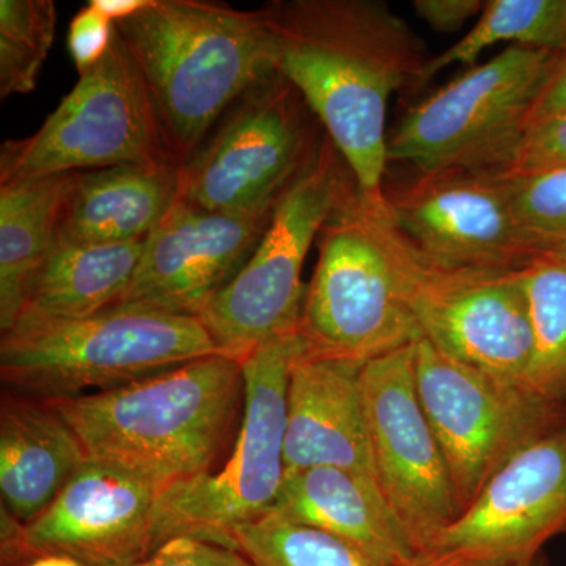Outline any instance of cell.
I'll return each mask as SVG.
<instances>
[{"mask_svg":"<svg viewBox=\"0 0 566 566\" xmlns=\"http://www.w3.org/2000/svg\"><path fill=\"white\" fill-rule=\"evenodd\" d=\"M273 512L344 539L387 566H411L419 553L375 476L340 468L286 475Z\"/></svg>","mask_w":566,"mask_h":566,"instance_id":"obj_19","label":"cell"},{"mask_svg":"<svg viewBox=\"0 0 566 566\" xmlns=\"http://www.w3.org/2000/svg\"><path fill=\"white\" fill-rule=\"evenodd\" d=\"M164 488L88 460L17 546L33 556H69L84 566H129L155 551L153 526Z\"/></svg>","mask_w":566,"mask_h":566,"instance_id":"obj_17","label":"cell"},{"mask_svg":"<svg viewBox=\"0 0 566 566\" xmlns=\"http://www.w3.org/2000/svg\"><path fill=\"white\" fill-rule=\"evenodd\" d=\"M483 0H415L412 9L417 17L427 22L436 32L452 33L463 28L465 22L480 17Z\"/></svg>","mask_w":566,"mask_h":566,"instance_id":"obj_32","label":"cell"},{"mask_svg":"<svg viewBox=\"0 0 566 566\" xmlns=\"http://www.w3.org/2000/svg\"><path fill=\"white\" fill-rule=\"evenodd\" d=\"M275 69L303 96L365 200L385 207L389 99L422 84L428 57L378 0L274 2Z\"/></svg>","mask_w":566,"mask_h":566,"instance_id":"obj_1","label":"cell"},{"mask_svg":"<svg viewBox=\"0 0 566 566\" xmlns=\"http://www.w3.org/2000/svg\"><path fill=\"white\" fill-rule=\"evenodd\" d=\"M115 24L98 7L88 3L71 20L69 51L80 74L102 61L114 39Z\"/></svg>","mask_w":566,"mask_h":566,"instance_id":"obj_31","label":"cell"},{"mask_svg":"<svg viewBox=\"0 0 566 566\" xmlns=\"http://www.w3.org/2000/svg\"><path fill=\"white\" fill-rule=\"evenodd\" d=\"M273 211L223 214L175 203L145 240L132 285L109 311L199 318L248 262Z\"/></svg>","mask_w":566,"mask_h":566,"instance_id":"obj_16","label":"cell"},{"mask_svg":"<svg viewBox=\"0 0 566 566\" xmlns=\"http://www.w3.org/2000/svg\"><path fill=\"white\" fill-rule=\"evenodd\" d=\"M126 164L182 166L115 29L102 61L80 74L43 125L31 136L2 145L0 186Z\"/></svg>","mask_w":566,"mask_h":566,"instance_id":"obj_8","label":"cell"},{"mask_svg":"<svg viewBox=\"0 0 566 566\" xmlns=\"http://www.w3.org/2000/svg\"><path fill=\"white\" fill-rule=\"evenodd\" d=\"M566 109V50L556 52L539 84L531 109H528L526 128L534 123ZM526 132V129H524Z\"/></svg>","mask_w":566,"mask_h":566,"instance_id":"obj_33","label":"cell"},{"mask_svg":"<svg viewBox=\"0 0 566 566\" xmlns=\"http://www.w3.org/2000/svg\"><path fill=\"white\" fill-rule=\"evenodd\" d=\"M385 207L353 189L324 223L296 335L304 354L365 365L420 338L386 238Z\"/></svg>","mask_w":566,"mask_h":566,"instance_id":"obj_5","label":"cell"},{"mask_svg":"<svg viewBox=\"0 0 566 566\" xmlns=\"http://www.w3.org/2000/svg\"><path fill=\"white\" fill-rule=\"evenodd\" d=\"M129 566H253L237 549L212 545L202 539L172 538L142 560Z\"/></svg>","mask_w":566,"mask_h":566,"instance_id":"obj_30","label":"cell"},{"mask_svg":"<svg viewBox=\"0 0 566 566\" xmlns=\"http://www.w3.org/2000/svg\"><path fill=\"white\" fill-rule=\"evenodd\" d=\"M76 172L0 186V329L24 308L32 274L55 243Z\"/></svg>","mask_w":566,"mask_h":566,"instance_id":"obj_23","label":"cell"},{"mask_svg":"<svg viewBox=\"0 0 566 566\" xmlns=\"http://www.w3.org/2000/svg\"><path fill=\"white\" fill-rule=\"evenodd\" d=\"M57 28L52 0L0 2V96L35 91L41 66L50 54Z\"/></svg>","mask_w":566,"mask_h":566,"instance_id":"obj_27","label":"cell"},{"mask_svg":"<svg viewBox=\"0 0 566 566\" xmlns=\"http://www.w3.org/2000/svg\"><path fill=\"white\" fill-rule=\"evenodd\" d=\"M565 532L566 419L520 450L424 554L532 560Z\"/></svg>","mask_w":566,"mask_h":566,"instance_id":"obj_15","label":"cell"},{"mask_svg":"<svg viewBox=\"0 0 566 566\" xmlns=\"http://www.w3.org/2000/svg\"><path fill=\"white\" fill-rule=\"evenodd\" d=\"M115 29L182 164L245 92L277 71L274 3L238 10L207 0H148Z\"/></svg>","mask_w":566,"mask_h":566,"instance_id":"obj_2","label":"cell"},{"mask_svg":"<svg viewBox=\"0 0 566 566\" xmlns=\"http://www.w3.org/2000/svg\"><path fill=\"white\" fill-rule=\"evenodd\" d=\"M360 381L376 482L422 556L461 513L417 395L415 344L365 364Z\"/></svg>","mask_w":566,"mask_h":566,"instance_id":"obj_13","label":"cell"},{"mask_svg":"<svg viewBox=\"0 0 566 566\" xmlns=\"http://www.w3.org/2000/svg\"><path fill=\"white\" fill-rule=\"evenodd\" d=\"M553 52L509 46L411 107L387 159L417 170H506Z\"/></svg>","mask_w":566,"mask_h":566,"instance_id":"obj_11","label":"cell"},{"mask_svg":"<svg viewBox=\"0 0 566 566\" xmlns=\"http://www.w3.org/2000/svg\"><path fill=\"white\" fill-rule=\"evenodd\" d=\"M87 461L80 438L51 401L3 395L0 493L18 521L39 516Z\"/></svg>","mask_w":566,"mask_h":566,"instance_id":"obj_20","label":"cell"},{"mask_svg":"<svg viewBox=\"0 0 566 566\" xmlns=\"http://www.w3.org/2000/svg\"><path fill=\"white\" fill-rule=\"evenodd\" d=\"M180 169L126 164L76 172L55 241L96 245L147 240L178 202Z\"/></svg>","mask_w":566,"mask_h":566,"instance_id":"obj_21","label":"cell"},{"mask_svg":"<svg viewBox=\"0 0 566 566\" xmlns=\"http://www.w3.org/2000/svg\"><path fill=\"white\" fill-rule=\"evenodd\" d=\"M241 392L240 360L211 354L129 385L51 403L88 460L166 490L210 472Z\"/></svg>","mask_w":566,"mask_h":566,"instance_id":"obj_3","label":"cell"},{"mask_svg":"<svg viewBox=\"0 0 566 566\" xmlns=\"http://www.w3.org/2000/svg\"><path fill=\"white\" fill-rule=\"evenodd\" d=\"M385 193L394 226L436 262L523 270L536 255L517 222L513 180L504 170H416Z\"/></svg>","mask_w":566,"mask_h":566,"instance_id":"obj_14","label":"cell"},{"mask_svg":"<svg viewBox=\"0 0 566 566\" xmlns=\"http://www.w3.org/2000/svg\"><path fill=\"white\" fill-rule=\"evenodd\" d=\"M234 543L253 566H387L337 536L275 512L238 528Z\"/></svg>","mask_w":566,"mask_h":566,"instance_id":"obj_26","label":"cell"},{"mask_svg":"<svg viewBox=\"0 0 566 566\" xmlns=\"http://www.w3.org/2000/svg\"><path fill=\"white\" fill-rule=\"evenodd\" d=\"M386 238L398 285L420 338L458 363L526 386L534 337L523 270H480L436 262L406 240L389 211Z\"/></svg>","mask_w":566,"mask_h":566,"instance_id":"obj_10","label":"cell"},{"mask_svg":"<svg viewBox=\"0 0 566 566\" xmlns=\"http://www.w3.org/2000/svg\"><path fill=\"white\" fill-rule=\"evenodd\" d=\"M363 367L304 352L294 359L286 392V475L340 468L375 476Z\"/></svg>","mask_w":566,"mask_h":566,"instance_id":"obj_18","label":"cell"},{"mask_svg":"<svg viewBox=\"0 0 566 566\" xmlns=\"http://www.w3.org/2000/svg\"><path fill=\"white\" fill-rule=\"evenodd\" d=\"M411 566H545L539 557L532 560H485V558H469L460 556H434L424 554L416 558Z\"/></svg>","mask_w":566,"mask_h":566,"instance_id":"obj_34","label":"cell"},{"mask_svg":"<svg viewBox=\"0 0 566 566\" xmlns=\"http://www.w3.org/2000/svg\"><path fill=\"white\" fill-rule=\"evenodd\" d=\"M29 566H84L76 558L69 556H41Z\"/></svg>","mask_w":566,"mask_h":566,"instance_id":"obj_36","label":"cell"},{"mask_svg":"<svg viewBox=\"0 0 566 566\" xmlns=\"http://www.w3.org/2000/svg\"><path fill=\"white\" fill-rule=\"evenodd\" d=\"M329 137L285 196L240 273L200 314L218 352L243 360L260 346L296 333L305 296L303 271L335 208L356 189Z\"/></svg>","mask_w":566,"mask_h":566,"instance_id":"obj_7","label":"cell"},{"mask_svg":"<svg viewBox=\"0 0 566 566\" xmlns=\"http://www.w3.org/2000/svg\"><path fill=\"white\" fill-rule=\"evenodd\" d=\"M415 376L461 515L520 450L566 419L526 386L458 363L424 338L415 344Z\"/></svg>","mask_w":566,"mask_h":566,"instance_id":"obj_12","label":"cell"},{"mask_svg":"<svg viewBox=\"0 0 566 566\" xmlns=\"http://www.w3.org/2000/svg\"><path fill=\"white\" fill-rule=\"evenodd\" d=\"M523 283L534 337L526 386L566 415V251L535 255Z\"/></svg>","mask_w":566,"mask_h":566,"instance_id":"obj_24","label":"cell"},{"mask_svg":"<svg viewBox=\"0 0 566 566\" xmlns=\"http://www.w3.org/2000/svg\"><path fill=\"white\" fill-rule=\"evenodd\" d=\"M558 169H566V109L527 126L504 172L521 177Z\"/></svg>","mask_w":566,"mask_h":566,"instance_id":"obj_29","label":"cell"},{"mask_svg":"<svg viewBox=\"0 0 566 566\" xmlns=\"http://www.w3.org/2000/svg\"><path fill=\"white\" fill-rule=\"evenodd\" d=\"M221 354L196 316L106 311L77 319L21 314L0 340L13 392L57 401L103 392Z\"/></svg>","mask_w":566,"mask_h":566,"instance_id":"obj_4","label":"cell"},{"mask_svg":"<svg viewBox=\"0 0 566 566\" xmlns=\"http://www.w3.org/2000/svg\"><path fill=\"white\" fill-rule=\"evenodd\" d=\"M510 177L517 222L536 255L566 251V169Z\"/></svg>","mask_w":566,"mask_h":566,"instance_id":"obj_28","label":"cell"},{"mask_svg":"<svg viewBox=\"0 0 566 566\" xmlns=\"http://www.w3.org/2000/svg\"><path fill=\"white\" fill-rule=\"evenodd\" d=\"M501 43L553 54L565 51L566 0H488L474 28L430 59L422 84L447 66L472 65L483 51Z\"/></svg>","mask_w":566,"mask_h":566,"instance_id":"obj_25","label":"cell"},{"mask_svg":"<svg viewBox=\"0 0 566 566\" xmlns=\"http://www.w3.org/2000/svg\"><path fill=\"white\" fill-rule=\"evenodd\" d=\"M319 129L301 93L274 71L182 164L178 202L223 214L273 211L322 150Z\"/></svg>","mask_w":566,"mask_h":566,"instance_id":"obj_9","label":"cell"},{"mask_svg":"<svg viewBox=\"0 0 566 566\" xmlns=\"http://www.w3.org/2000/svg\"><path fill=\"white\" fill-rule=\"evenodd\" d=\"M303 352L294 333L241 360L245 403L233 453L216 474L181 480L163 491L153 526L155 549L181 536L237 549L234 532L273 512L286 476L290 370Z\"/></svg>","mask_w":566,"mask_h":566,"instance_id":"obj_6","label":"cell"},{"mask_svg":"<svg viewBox=\"0 0 566 566\" xmlns=\"http://www.w3.org/2000/svg\"><path fill=\"white\" fill-rule=\"evenodd\" d=\"M112 22L126 20L147 7L148 0H92Z\"/></svg>","mask_w":566,"mask_h":566,"instance_id":"obj_35","label":"cell"},{"mask_svg":"<svg viewBox=\"0 0 566 566\" xmlns=\"http://www.w3.org/2000/svg\"><path fill=\"white\" fill-rule=\"evenodd\" d=\"M144 248L145 241L96 245L55 241L28 283L21 314L77 319L109 311L132 285Z\"/></svg>","mask_w":566,"mask_h":566,"instance_id":"obj_22","label":"cell"}]
</instances>
